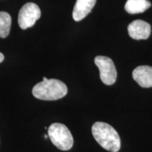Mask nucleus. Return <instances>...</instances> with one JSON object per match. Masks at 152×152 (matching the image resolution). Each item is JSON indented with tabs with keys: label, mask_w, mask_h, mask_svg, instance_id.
Here are the masks:
<instances>
[{
	"label": "nucleus",
	"mask_w": 152,
	"mask_h": 152,
	"mask_svg": "<svg viewBox=\"0 0 152 152\" xmlns=\"http://www.w3.org/2000/svg\"><path fill=\"white\" fill-rule=\"evenodd\" d=\"M32 92L38 99L54 101L64 97L68 93V88L65 83L59 80L44 77L42 81L34 86Z\"/></svg>",
	"instance_id": "1"
},
{
	"label": "nucleus",
	"mask_w": 152,
	"mask_h": 152,
	"mask_svg": "<svg viewBox=\"0 0 152 152\" xmlns=\"http://www.w3.org/2000/svg\"><path fill=\"white\" fill-rule=\"evenodd\" d=\"M92 135L99 144L111 152H118L121 149V138L111 125L103 122H96L92 127Z\"/></svg>",
	"instance_id": "2"
},
{
	"label": "nucleus",
	"mask_w": 152,
	"mask_h": 152,
	"mask_svg": "<svg viewBox=\"0 0 152 152\" xmlns=\"http://www.w3.org/2000/svg\"><path fill=\"white\" fill-rule=\"evenodd\" d=\"M48 136L53 144L62 151L70 150L73 145V137L65 125L54 123L49 126Z\"/></svg>",
	"instance_id": "3"
},
{
	"label": "nucleus",
	"mask_w": 152,
	"mask_h": 152,
	"mask_svg": "<svg viewBox=\"0 0 152 152\" xmlns=\"http://www.w3.org/2000/svg\"><path fill=\"white\" fill-rule=\"evenodd\" d=\"M94 64L99 70L100 78L104 84L113 85L117 79V71L111 58L104 56L95 57Z\"/></svg>",
	"instance_id": "4"
},
{
	"label": "nucleus",
	"mask_w": 152,
	"mask_h": 152,
	"mask_svg": "<svg viewBox=\"0 0 152 152\" xmlns=\"http://www.w3.org/2000/svg\"><path fill=\"white\" fill-rule=\"evenodd\" d=\"M40 9L37 4L31 2L26 4L18 13V22L19 26L23 30L32 27L40 18Z\"/></svg>",
	"instance_id": "5"
},
{
	"label": "nucleus",
	"mask_w": 152,
	"mask_h": 152,
	"mask_svg": "<svg viewBox=\"0 0 152 152\" xmlns=\"http://www.w3.org/2000/svg\"><path fill=\"white\" fill-rule=\"evenodd\" d=\"M128 34L132 39H147L151 35V28L150 24L142 20L132 21L128 26Z\"/></svg>",
	"instance_id": "6"
},
{
	"label": "nucleus",
	"mask_w": 152,
	"mask_h": 152,
	"mask_svg": "<svg viewBox=\"0 0 152 152\" xmlns=\"http://www.w3.org/2000/svg\"><path fill=\"white\" fill-rule=\"evenodd\" d=\"M133 79L139 85L144 88L152 87V67L149 66H140L132 72Z\"/></svg>",
	"instance_id": "7"
},
{
	"label": "nucleus",
	"mask_w": 152,
	"mask_h": 152,
	"mask_svg": "<svg viewBox=\"0 0 152 152\" xmlns=\"http://www.w3.org/2000/svg\"><path fill=\"white\" fill-rule=\"evenodd\" d=\"M96 0H77L73 11V18L75 21H80L92 11Z\"/></svg>",
	"instance_id": "8"
},
{
	"label": "nucleus",
	"mask_w": 152,
	"mask_h": 152,
	"mask_svg": "<svg viewBox=\"0 0 152 152\" xmlns=\"http://www.w3.org/2000/svg\"><path fill=\"white\" fill-rule=\"evenodd\" d=\"M151 7L148 0H128L125 5V9L130 14L143 13Z\"/></svg>",
	"instance_id": "9"
},
{
	"label": "nucleus",
	"mask_w": 152,
	"mask_h": 152,
	"mask_svg": "<svg viewBox=\"0 0 152 152\" xmlns=\"http://www.w3.org/2000/svg\"><path fill=\"white\" fill-rule=\"evenodd\" d=\"M11 26V18L8 13L0 12V37L5 38L9 35Z\"/></svg>",
	"instance_id": "10"
},
{
	"label": "nucleus",
	"mask_w": 152,
	"mask_h": 152,
	"mask_svg": "<svg viewBox=\"0 0 152 152\" xmlns=\"http://www.w3.org/2000/svg\"><path fill=\"white\" fill-rule=\"evenodd\" d=\"M4 59V54L0 52V63H1Z\"/></svg>",
	"instance_id": "11"
}]
</instances>
